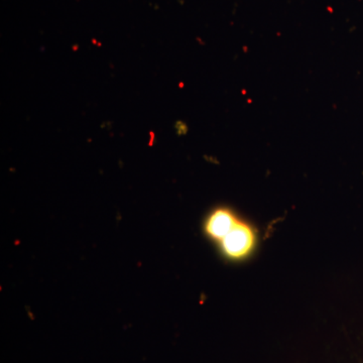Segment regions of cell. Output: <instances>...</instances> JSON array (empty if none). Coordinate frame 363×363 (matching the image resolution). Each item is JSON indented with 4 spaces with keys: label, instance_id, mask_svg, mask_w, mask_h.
I'll use <instances>...</instances> for the list:
<instances>
[{
    "label": "cell",
    "instance_id": "cell-1",
    "mask_svg": "<svg viewBox=\"0 0 363 363\" xmlns=\"http://www.w3.org/2000/svg\"><path fill=\"white\" fill-rule=\"evenodd\" d=\"M257 236L255 227L240 217L231 230L217 245L224 259L231 262H242L250 259L257 250Z\"/></svg>",
    "mask_w": 363,
    "mask_h": 363
},
{
    "label": "cell",
    "instance_id": "cell-2",
    "mask_svg": "<svg viewBox=\"0 0 363 363\" xmlns=\"http://www.w3.org/2000/svg\"><path fill=\"white\" fill-rule=\"evenodd\" d=\"M238 218L240 216L231 208H215L205 219L204 233L209 240L218 243L231 230Z\"/></svg>",
    "mask_w": 363,
    "mask_h": 363
}]
</instances>
